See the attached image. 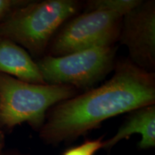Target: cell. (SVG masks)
<instances>
[{
	"mask_svg": "<svg viewBox=\"0 0 155 155\" xmlns=\"http://www.w3.org/2000/svg\"><path fill=\"white\" fill-rule=\"evenodd\" d=\"M28 2L27 0H0V24L15 9Z\"/></svg>",
	"mask_w": 155,
	"mask_h": 155,
	"instance_id": "obj_11",
	"label": "cell"
},
{
	"mask_svg": "<svg viewBox=\"0 0 155 155\" xmlns=\"http://www.w3.org/2000/svg\"><path fill=\"white\" fill-rule=\"evenodd\" d=\"M134 134L141 137L138 147L148 150L155 147V105L145 106L129 112L113 137L104 141L102 149L110 150L122 139H128Z\"/></svg>",
	"mask_w": 155,
	"mask_h": 155,
	"instance_id": "obj_8",
	"label": "cell"
},
{
	"mask_svg": "<svg viewBox=\"0 0 155 155\" xmlns=\"http://www.w3.org/2000/svg\"><path fill=\"white\" fill-rule=\"evenodd\" d=\"M121 15L108 11L84 12L61 26L50 41L47 55L58 57L90 48L112 46L119 40Z\"/></svg>",
	"mask_w": 155,
	"mask_h": 155,
	"instance_id": "obj_5",
	"label": "cell"
},
{
	"mask_svg": "<svg viewBox=\"0 0 155 155\" xmlns=\"http://www.w3.org/2000/svg\"><path fill=\"white\" fill-rule=\"evenodd\" d=\"M77 0L28 1L0 24V37L7 38L35 58L43 57L58 30L77 15Z\"/></svg>",
	"mask_w": 155,
	"mask_h": 155,
	"instance_id": "obj_2",
	"label": "cell"
},
{
	"mask_svg": "<svg viewBox=\"0 0 155 155\" xmlns=\"http://www.w3.org/2000/svg\"><path fill=\"white\" fill-rule=\"evenodd\" d=\"M116 47L102 46L63 56L45 55L36 61L45 83L88 91L116 66Z\"/></svg>",
	"mask_w": 155,
	"mask_h": 155,
	"instance_id": "obj_4",
	"label": "cell"
},
{
	"mask_svg": "<svg viewBox=\"0 0 155 155\" xmlns=\"http://www.w3.org/2000/svg\"><path fill=\"white\" fill-rule=\"evenodd\" d=\"M141 0H90L85 3V11H108L122 16L132 10Z\"/></svg>",
	"mask_w": 155,
	"mask_h": 155,
	"instance_id": "obj_9",
	"label": "cell"
},
{
	"mask_svg": "<svg viewBox=\"0 0 155 155\" xmlns=\"http://www.w3.org/2000/svg\"><path fill=\"white\" fill-rule=\"evenodd\" d=\"M78 92L67 85L36 84L0 73V124L13 128L27 122L40 131L50 108Z\"/></svg>",
	"mask_w": 155,
	"mask_h": 155,
	"instance_id": "obj_3",
	"label": "cell"
},
{
	"mask_svg": "<svg viewBox=\"0 0 155 155\" xmlns=\"http://www.w3.org/2000/svg\"><path fill=\"white\" fill-rule=\"evenodd\" d=\"M103 137L94 140H88L81 145L68 149L63 155H94L103 147Z\"/></svg>",
	"mask_w": 155,
	"mask_h": 155,
	"instance_id": "obj_10",
	"label": "cell"
},
{
	"mask_svg": "<svg viewBox=\"0 0 155 155\" xmlns=\"http://www.w3.org/2000/svg\"><path fill=\"white\" fill-rule=\"evenodd\" d=\"M119 40L129 60L150 73L155 70V2L142 1L122 17Z\"/></svg>",
	"mask_w": 155,
	"mask_h": 155,
	"instance_id": "obj_6",
	"label": "cell"
},
{
	"mask_svg": "<svg viewBox=\"0 0 155 155\" xmlns=\"http://www.w3.org/2000/svg\"><path fill=\"white\" fill-rule=\"evenodd\" d=\"M2 142H3L2 134L1 132H0V150H1L2 147Z\"/></svg>",
	"mask_w": 155,
	"mask_h": 155,
	"instance_id": "obj_12",
	"label": "cell"
},
{
	"mask_svg": "<svg viewBox=\"0 0 155 155\" xmlns=\"http://www.w3.org/2000/svg\"><path fill=\"white\" fill-rule=\"evenodd\" d=\"M0 73L36 84H45L36 61L26 50L0 37Z\"/></svg>",
	"mask_w": 155,
	"mask_h": 155,
	"instance_id": "obj_7",
	"label": "cell"
},
{
	"mask_svg": "<svg viewBox=\"0 0 155 155\" xmlns=\"http://www.w3.org/2000/svg\"><path fill=\"white\" fill-rule=\"evenodd\" d=\"M154 103L155 73L139 68L129 59L122 60L101 86L50 108L40 137L48 144L68 142L110 118Z\"/></svg>",
	"mask_w": 155,
	"mask_h": 155,
	"instance_id": "obj_1",
	"label": "cell"
}]
</instances>
